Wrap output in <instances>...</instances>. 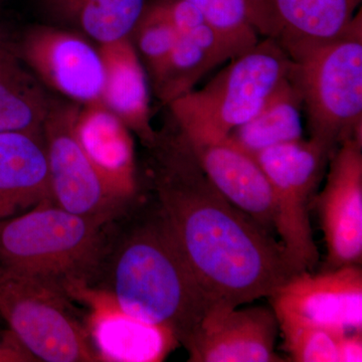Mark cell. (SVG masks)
Instances as JSON below:
<instances>
[{
	"label": "cell",
	"instance_id": "obj_14",
	"mask_svg": "<svg viewBox=\"0 0 362 362\" xmlns=\"http://www.w3.org/2000/svg\"><path fill=\"white\" fill-rule=\"evenodd\" d=\"M279 324L273 309L211 312L187 350L190 362L284 361L275 352Z\"/></svg>",
	"mask_w": 362,
	"mask_h": 362
},
{
	"label": "cell",
	"instance_id": "obj_2",
	"mask_svg": "<svg viewBox=\"0 0 362 362\" xmlns=\"http://www.w3.org/2000/svg\"><path fill=\"white\" fill-rule=\"evenodd\" d=\"M112 286L121 308L171 331L185 349L211 312L228 308L202 289L160 214L119 247Z\"/></svg>",
	"mask_w": 362,
	"mask_h": 362
},
{
	"label": "cell",
	"instance_id": "obj_12",
	"mask_svg": "<svg viewBox=\"0 0 362 362\" xmlns=\"http://www.w3.org/2000/svg\"><path fill=\"white\" fill-rule=\"evenodd\" d=\"M316 204L327 247L326 269L361 266L362 140H346L331 154Z\"/></svg>",
	"mask_w": 362,
	"mask_h": 362
},
{
	"label": "cell",
	"instance_id": "obj_24",
	"mask_svg": "<svg viewBox=\"0 0 362 362\" xmlns=\"http://www.w3.org/2000/svg\"><path fill=\"white\" fill-rule=\"evenodd\" d=\"M178 37L175 28L147 0L130 39L151 83L165 65Z\"/></svg>",
	"mask_w": 362,
	"mask_h": 362
},
{
	"label": "cell",
	"instance_id": "obj_15",
	"mask_svg": "<svg viewBox=\"0 0 362 362\" xmlns=\"http://www.w3.org/2000/svg\"><path fill=\"white\" fill-rule=\"evenodd\" d=\"M187 141L214 187L267 232L275 230L270 182L256 157L240 148L228 136L218 140Z\"/></svg>",
	"mask_w": 362,
	"mask_h": 362
},
{
	"label": "cell",
	"instance_id": "obj_4",
	"mask_svg": "<svg viewBox=\"0 0 362 362\" xmlns=\"http://www.w3.org/2000/svg\"><path fill=\"white\" fill-rule=\"evenodd\" d=\"M291 80L311 139L331 153L346 140H362L361 11L341 37L294 59Z\"/></svg>",
	"mask_w": 362,
	"mask_h": 362
},
{
	"label": "cell",
	"instance_id": "obj_8",
	"mask_svg": "<svg viewBox=\"0 0 362 362\" xmlns=\"http://www.w3.org/2000/svg\"><path fill=\"white\" fill-rule=\"evenodd\" d=\"M78 108L54 101L42 126L52 197L71 214L107 223L126 202L107 185L78 141Z\"/></svg>",
	"mask_w": 362,
	"mask_h": 362
},
{
	"label": "cell",
	"instance_id": "obj_9",
	"mask_svg": "<svg viewBox=\"0 0 362 362\" xmlns=\"http://www.w3.org/2000/svg\"><path fill=\"white\" fill-rule=\"evenodd\" d=\"M279 325L311 326L342 335L362 332V270L359 265L299 272L270 297Z\"/></svg>",
	"mask_w": 362,
	"mask_h": 362
},
{
	"label": "cell",
	"instance_id": "obj_22",
	"mask_svg": "<svg viewBox=\"0 0 362 362\" xmlns=\"http://www.w3.org/2000/svg\"><path fill=\"white\" fill-rule=\"evenodd\" d=\"M302 109L299 90L291 77L286 78L258 113L228 137L252 156L276 145L302 139Z\"/></svg>",
	"mask_w": 362,
	"mask_h": 362
},
{
	"label": "cell",
	"instance_id": "obj_18",
	"mask_svg": "<svg viewBox=\"0 0 362 362\" xmlns=\"http://www.w3.org/2000/svg\"><path fill=\"white\" fill-rule=\"evenodd\" d=\"M81 106L74 125L78 141L107 185L129 201L137 187L132 132L101 101Z\"/></svg>",
	"mask_w": 362,
	"mask_h": 362
},
{
	"label": "cell",
	"instance_id": "obj_3",
	"mask_svg": "<svg viewBox=\"0 0 362 362\" xmlns=\"http://www.w3.org/2000/svg\"><path fill=\"white\" fill-rule=\"evenodd\" d=\"M202 89L169 104L173 120L189 141L218 140L252 118L286 78L293 61L265 37L232 59Z\"/></svg>",
	"mask_w": 362,
	"mask_h": 362
},
{
	"label": "cell",
	"instance_id": "obj_11",
	"mask_svg": "<svg viewBox=\"0 0 362 362\" xmlns=\"http://www.w3.org/2000/svg\"><path fill=\"white\" fill-rule=\"evenodd\" d=\"M16 52L42 84L80 105L100 101L103 64L99 49L85 35L56 25L35 26Z\"/></svg>",
	"mask_w": 362,
	"mask_h": 362
},
{
	"label": "cell",
	"instance_id": "obj_17",
	"mask_svg": "<svg viewBox=\"0 0 362 362\" xmlns=\"http://www.w3.org/2000/svg\"><path fill=\"white\" fill-rule=\"evenodd\" d=\"M104 82L100 101L143 144L151 146L157 132L150 114L148 76L130 37L99 45Z\"/></svg>",
	"mask_w": 362,
	"mask_h": 362
},
{
	"label": "cell",
	"instance_id": "obj_7",
	"mask_svg": "<svg viewBox=\"0 0 362 362\" xmlns=\"http://www.w3.org/2000/svg\"><path fill=\"white\" fill-rule=\"evenodd\" d=\"M331 154L315 140L302 138L255 156L270 182L280 244L297 272L312 270L318 262L309 204Z\"/></svg>",
	"mask_w": 362,
	"mask_h": 362
},
{
	"label": "cell",
	"instance_id": "obj_1",
	"mask_svg": "<svg viewBox=\"0 0 362 362\" xmlns=\"http://www.w3.org/2000/svg\"><path fill=\"white\" fill-rule=\"evenodd\" d=\"M173 123V132L157 133L149 147L162 220L199 285L216 304L239 308L270 297L299 272L270 233L214 187Z\"/></svg>",
	"mask_w": 362,
	"mask_h": 362
},
{
	"label": "cell",
	"instance_id": "obj_19",
	"mask_svg": "<svg viewBox=\"0 0 362 362\" xmlns=\"http://www.w3.org/2000/svg\"><path fill=\"white\" fill-rule=\"evenodd\" d=\"M239 56L207 23L180 35L158 77L151 83L156 96L168 106L192 92L214 68Z\"/></svg>",
	"mask_w": 362,
	"mask_h": 362
},
{
	"label": "cell",
	"instance_id": "obj_20",
	"mask_svg": "<svg viewBox=\"0 0 362 362\" xmlns=\"http://www.w3.org/2000/svg\"><path fill=\"white\" fill-rule=\"evenodd\" d=\"M52 103L18 52L0 40V133L42 132Z\"/></svg>",
	"mask_w": 362,
	"mask_h": 362
},
{
	"label": "cell",
	"instance_id": "obj_16",
	"mask_svg": "<svg viewBox=\"0 0 362 362\" xmlns=\"http://www.w3.org/2000/svg\"><path fill=\"white\" fill-rule=\"evenodd\" d=\"M54 204L42 132L0 133V221Z\"/></svg>",
	"mask_w": 362,
	"mask_h": 362
},
{
	"label": "cell",
	"instance_id": "obj_6",
	"mask_svg": "<svg viewBox=\"0 0 362 362\" xmlns=\"http://www.w3.org/2000/svg\"><path fill=\"white\" fill-rule=\"evenodd\" d=\"M0 315L39 361L98 362L59 285L0 266Z\"/></svg>",
	"mask_w": 362,
	"mask_h": 362
},
{
	"label": "cell",
	"instance_id": "obj_25",
	"mask_svg": "<svg viewBox=\"0 0 362 362\" xmlns=\"http://www.w3.org/2000/svg\"><path fill=\"white\" fill-rule=\"evenodd\" d=\"M284 347L293 361L338 362V337L331 331L311 326L281 324Z\"/></svg>",
	"mask_w": 362,
	"mask_h": 362
},
{
	"label": "cell",
	"instance_id": "obj_10",
	"mask_svg": "<svg viewBox=\"0 0 362 362\" xmlns=\"http://www.w3.org/2000/svg\"><path fill=\"white\" fill-rule=\"evenodd\" d=\"M59 288L88 307L85 327L100 361L160 362L180 343L171 331L124 310L110 291L90 287L82 279Z\"/></svg>",
	"mask_w": 362,
	"mask_h": 362
},
{
	"label": "cell",
	"instance_id": "obj_5",
	"mask_svg": "<svg viewBox=\"0 0 362 362\" xmlns=\"http://www.w3.org/2000/svg\"><path fill=\"white\" fill-rule=\"evenodd\" d=\"M105 221L44 204L0 221V266L59 285L86 280L99 261Z\"/></svg>",
	"mask_w": 362,
	"mask_h": 362
},
{
	"label": "cell",
	"instance_id": "obj_13",
	"mask_svg": "<svg viewBox=\"0 0 362 362\" xmlns=\"http://www.w3.org/2000/svg\"><path fill=\"white\" fill-rule=\"evenodd\" d=\"M362 0H259L258 33L277 42L294 61L339 39ZM361 11V9H359Z\"/></svg>",
	"mask_w": 362,
	"mask_h": 362
},
{
	"label": "cell",
	"instance_id": "obj_26",
	"mask_svg": "<svg viewBox=\"0 0 362 362\" xmlns=\"http://www.w3.org/2000/svg\"><path fill=\"white\" fill-rule=\"evenodd\" d=\"M39 361L11 329L0 330V362Z\"/></svg>",
	"mask_w": 362,
	"mask_h": 362
},
{
	"label": "cell",
	"instance_id": "obj_23",
	"mask_svg": "<svg viewBox=\"0 0 362 362\" xmlns=\"http://www.w3.org/2000/svg\"><path fill=\"white\" fill-rule=\"evenodd\" d=\"M238 54L259 42V0H187Z\"/></svg>",
	"mask_w": 362,
	"mask_h": 362
},
{
	"label": "cell",
	"instance_id": "obj_21",
	"mask_svg": "<svg viewBox=\"0 0 362 362\" xmlns=\"http://www.w3.org/2000/svg\"><path fill=\"white\" fill-rule=\"evenodd\" d=\"M147 0H39L52 23L99 45L130 37Z\"/></svg>",
	"mask_w": 362,
	"mask_h": 362
},
{
	"label": "cell",
	"instance_id": "obj_27",
	"mask_svg": "<svg viewBox=\"0 0 362 362\" xmlns=\"http://www.w3.org/2000/svg\"><path fill=\"white\" fill-rule=\"evenodd\" d=\"M337 347L338 362H361L362 332L340 335Z\"/></svg>",
	"mask_w": 362,
	"mask_h": 362
}]
</instances>
